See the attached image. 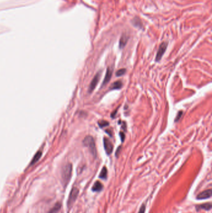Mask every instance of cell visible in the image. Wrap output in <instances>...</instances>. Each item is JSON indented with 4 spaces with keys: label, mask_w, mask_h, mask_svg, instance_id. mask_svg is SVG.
I'll list each match as a JSON object with an SVG mask.
<instances>
[{
    "label": "cell",
    "mask_w": 212,
    "mask_h": 213,
    "mask_svg": "<svg viewBox=\"0 0 212 213\" xmlns=\"http://www.w3.org/2000/svg\"><path fill=\"white\" fill-rule=\"evenodd\" d=\"M197 208L198 209H205V210L209 211L211 208V205L210 203H205V204L197 206Z\"/></svg>",
    "instance_id": "obj_11"
},
{
    "label": "cell",
    "mask_w": 212,
    "mask_h": 213,
    "mask_svg": "<svg viewBox=\"0 0 212 213\" xmlns=\"http://www.w3.org/2000/svg\"><path fill=\"white\" fill-rule=\"evenodd\" d=\"M167 47V43L166 42H162V43L160 45L156 54V57H155V61H156V62H158V61L161 59L162 56L164 55L165 52L166 51Z\"/></svg>",
    "instance_id": "obj_5"
},
{
    "label": "cell",
    "mask_w": 212,
    "mask_h": 213,
    "mask_svg": "<svg viewBox=\"0 0 212 213\" xmlns=\"http://www.w3.org/2000/svg\"><path fill=\"white\" fill-rule=\"evenodd\" d=\"M101 71H99L97 73V74L95 75V77H93V80H92V82L90 84V86H89V89H88V92L91 93L93 92V91L95 89L97 86V84L99 82V80L100 79V77H101Z\"/></svg>",
    "instance_id": "obj_3"
},
{
    "label": "cell",
    "mask_w": 212,
    "mask_h": 213,
    "mask_svg": "<svg viewBox=\"0 0 212 213\" xmlns=\"http://www.w3.org/2000/svg\"><path fill=\"white\" fill-rule=\"evenodd\" d=\"M78 189L77 188H73L72 189L70 193V195L69 196V200H68V205L69 206H72L73 202L76 200V199L78 195Z\"/></svg>",
    "instance_id": "obj_4"
},
{
    "label": "cell",
    "mask_w": 212,
    "mask_h": 213,
    "mask_svg": "<svg viewBox=\"0 0 212 213\" xmlns=\"http://www.w3.org/2000/svg\"><path fill=\"white\" fill-rule=\"evenodd\" d=\"M122 86V84L120 81V80H118V81H115L113 84L111 85V89H120Z\"/></svg>",
    "instance_id": "obj_12"
},
{
    "label": "cell",
    "mask_w": 212,
    "mask_h": 213,
    "mask_svg": "<svg viewBox=\"0 0 212 213\" xmlns=\"http://www.w3.org/2000/svg\"><path fill=\"white\" fill-rule=\"evenodd\" d=\"M60 207H61V205L60 204L59 202L56 203V204L54 205V206L52 208L51 210L49 212V213H56L60 210Z\"/></svg>",
    "instance_id": "obj_13"
},
{
    "label": "cell",
    "mask_w": 212,
    "mask_h": 213,
    "mask_svg": "<svg viewBox=\"0 0 212 213\" xmlns=\"http://www.w3.org/2000/svg\"><path fill=\"white\" fill-rule=\"evenodd\" d=\"M182 114H183V112L182 111H180L179 112H178L177 115V117H176V118L175 119V122L178 121V120H179L180 118H181V117H182Z\"/></svg>",
    "instance_id": "obj_19"
},
{
    "label": "cell",
    "mask_w": 212,
    "mask_h": 213,
    "mask_svg": "<svg viewBox=\"0 0 212 213\" xmlns=\"http://www.w3.org/2000/svg\"><path fill=\"white\" fill-rule=\"evenodd\" d=\"M125 72H126V69H119L116 73V76L120 77V76H121V75H124L125 74Z\"/></svg>",
    "instance_id": "obj_18"
},
{
    "label": "cell",
    "mask_w": 212,
    "mask_h": 213,
    "mask_svg": "<svg viewBox=\"0 0 212 213\" xmlns=\"http://www.w3.org/2000/svg\"><path fill=\"white\" fill-rule=\"evenodd\" d=\"M120 137H121V141L123 142L124 140H125V135L124 133H122V132H121V133L120 134Z\"/></svg>",
    "instance_id": "obj_21"
},
{
    "label": "cell",
    "mask_w": 212,
    "mask_h": 213,
    "mask_svg": "<svg viewBox=\"0 0 212 213\" xmlns=\"http://www.w3.org/2000/svg\"><path fill=\"white\" fill-rule=\"evenodd\" d=\"M98 125L100 126L101 128L102 127H105L106 126L109 125V122H108L107 121L105 120H101L98 122Z\"/></svg>",
    "instance_id": "obj_17"
},
{
    "label": "cell",
    "mask_w": 212,
    "mask_h": 213,
    "mask_svg": "<svg viewBox=\"0 0 212 213\" xmlns=\"http://www.w3.org/2000/svg\"><path fill=\"white\" fill-rule=\"evenodd\" d=\"M103 145H104V148L106 151V152L108 155H110L113 150V145L111 143V142L110 141L109 139L106 138H103Z\"/></svg>",
    "instance_id": "obj_6"
},
{
    "label": "cell",
    "mask_w": 212,
    "mask_h": 213,
    "mask_svg": "<svg viewBox=\"0 0 212 213\" xmlns=\"http://www.w3.org/2000/svg\"><path fill=\"white\" fill-rule=\"evenodd\" d=\"M211 196V189H208L203 192L200 193L199 195L197 196V200H205L210 198Z\"/></svg>",
    "instance_id": "obj_8"
},
{
    "label": "cell",
    "mask_w": 212,
    "mask_h": 213,
    "mask_svg": "<svg viewBox=\"0 0 212 213\" xmlns=\"http://www.w3.org/2000/svg\"><path fill=\"white\" fill-rule=\"evenodd\" d=\"M103 188V184L100 181H96L95 184H94L93 186L92 187V191L95 192L100 191L102 190Z\"/></svg>",
    "instance_id": "obj_10"
},
{
    "label": "cell",
    "mask_w": 212,
    "mask_h": 213,
    "mask_svg": "<svg viewBox=\"0 0 212 213\" xmlns=\"http://www.w3.org/2000/svg\"><path fill=\"white\" fill-rule=\"evenodd\" d=\"M132 22L133 23V25L135 26L136 27H141L142 26V22H141L140 20H138V19H134L133 21H132Z\"/></svg>",
    "instance_id": "obj_16"
},
{
    "label": "cell",
    "mask_w": 212,
    "mask_h": 213,
    "mask_svg": "<svg viewBox=\"0 0 212 213\" xmlns=\"http://www.w3.org/2000/svg\"><path fill=\"white\" fill-rule=\"evenodd\" d=\"M99 177H100L101 179H106V178H107V169H106V167H103L102 168Z\"/></svg>",
    "instance_id": "obj_14"
},
{
    "label": "cell",
    "mask_w": 212,
    "mask_h": 213,
    "mask_svg": "<svg viewBox=\"0 0 212 213\" xmlns=\"http://www.w3.org/2000/svg\"><path fill=\"white\" fill-rule=\"evenodd\" d=\"M128 41V36L126 34H122L120 40V48L121 49L123 48V47L126 46Z\"/></svg>",
    "instance_id": "obj_9"
},
{
    "label": "cell",
    "mask_w": 212,
    "mask_h": 213,
    "mask_svg": "<svg viewBox=\"0 0 212 213\" xmlns=\"http://www.w3.org/2000/svg\"><path fill=\"white\" fill-rule=\"evenodd\" d=\"M83 145L88 148L90 153L94 157H97V148L95 142L92 136H87L83 140Z\"/></svg>",
    "instance_id": "obj_1"
},
{
    "label": "cell",
    "mask_w": 212,
    "mask_h": 213,
    "mask_svg": "<svg viewBox=\"0 0 212 213\" xmlns=\"http://www.w3.org/2000/svg\"><path fill=\"white\" fill-rule=\"evenodd\" d=\"M41 155H42V152H41V151H39L38 152H37V153L35 155V156L34 157V158H33V159H32V162H31V164H34V163H35L36 162H37V161H38V160H39V158H41Z\"/></svg>",
    "instance_id": "obj_15"
},
{
    "label": "cell",
    "mask_w": 212,
    "mask_h": 213,
    "mask_svg": "<svg viewBox=\"0 0 212 213\" xmlns=\"http://www.w3.org/2000/svg\"><path fill=\"white\" fill-rule=\"evenodd\" d=\"M121 149V147H120L118 149H117V150H116V156L117 155V154H118V153H119V152H120V150Z\"/></svg>",
    "instance_id": "obj_22"
},
{
    "label": "cell",
    "mask_w": 212,
    "mask_h": 213,
    "mask_svg": "<svg viewBox=\"0 0 212 213\" xmlns=\"http://www.w3.org/2000/svg\"><path fill=\"white\" fill-rule=\"evenodd\" d=\"M72 166L71 164H66L65 167L63 168L62 172V181L64 184H67L69 182L70 178L72 176Z\"/></svg>",
    "instance_id": "obj_2"
},
{
    "label": "cell",
    "mask_w": 212,
    "mask_h": 213,
    "mask_svg": "<svg viewBox=\"0 0 212 213\" xmlns=\"http://www.w3.org/2000/svg\"><path fill=\"white\" fill-rule=\"evenodd\" d=\"M113 69L111 67H108L106 69V72L105 74V76L104 78V80H103V84L101 85L102 87H104L106 84H107L109 81L110 80L111 76H112V74H113Z\"/></svg>",
    "instance_id": "obj_7"
},
{
    "label": "cell",
    "mask_w": 212,
    "mask_h": 213,
    "mask_svg": "<svg viewBox=\"0 0 212 213\" xmlns=\"http://www.w3.org/2000/svg\"><path fill=\"white\" fill-rule=\"evenodd\" d=\"M145 211H146V206L142 205L140 207L138 213H145Z\"/></svg>",
    "instance_id": "obj_20"
}]
</instances>
